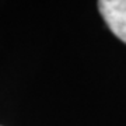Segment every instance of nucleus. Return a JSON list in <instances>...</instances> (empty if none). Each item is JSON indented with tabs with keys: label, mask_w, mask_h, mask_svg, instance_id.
I'll list each match as a JSON object with an SVG mask.
<instances>
[{
	"label": "nucleus",
	"mask_w": 126,
	"mask_h": 126,
	"mask_svg": "<svg viewBox=\"0 0 126 126\" xmlns=\"http://www.w3.org/2000/svg\"><path fill=\"white\" fill-rule=\"evenodd\" d=\"M98 9L109 30L126 44V0H101Z\"/></svg>",
	"instance_id": "obj_1"
}]
</instances>
